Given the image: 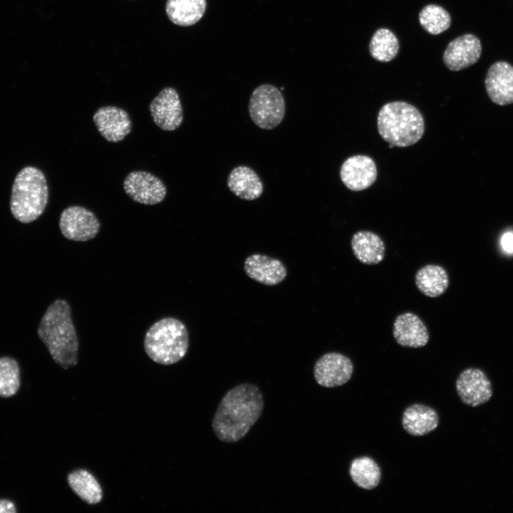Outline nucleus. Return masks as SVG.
Masks as SVG:
<instances>
[{"label": "nucleus", "instance_id": "obj_7", "mask_svg": "<svg viewBox=\"0 0 513 513\" xmlns=\"http://www.w3.org/2000/svg\"><path fill=\"white\" fill-rule=\"evenodd\" d=\"M59 227L68 239L86 242L98 233L100 224L93 212L81 206H71L61 214Z\"/></svg>", "mask_w": 513, "mask_h": 513}, {"label": "nucleus", "instance_id": "obj_1", "mask_svg": "<svg viewBox=\"0 0 513 513\" xmlns=\"http://www.w3.org/2000/svg\"><path fill=\"white\" fill-rule=\"evenodd\" d=\"M264 398L256 385L245 383L230 389L222 398L212 419V430L222 442L242 439L261 417Z\"/></svg>", "mask_w": 513, "mask_h": 513}, {"label": "nucleus", "instance_id": "obj_10", "mask_svg": "<svg viewBox=\"0 0 513 513\" xmlns=\"http://www.w3.org/2000/svg\"><path fill=\"white\" fill-rule=\"evenodd\" d=\"M455 386L460 400L471 407L488 402L493 393L489 379L483 370L476 368L462 370L456 380Z\"/></svg>", "mask_w": 513, "mask_h": 513}, {"label": "nucleus", "instance_id": "obj_22", "mask_svg": "<svg viewBox=\"0 0 513 513\" xmlns=\"http://www.w3.org/2000/svg\"><path fill=\"white\" fill-rule=\"evenodd\" d=\"M416 286L428 297H437L445 293L449 285L446 270L437 264H427L421 267L415 277Z\"/></svg>", "mask_w": 513, "mask_h": 513}, {"label": "nucleus", "instance_id": "obj_28", "mask_svg": "<svg viewBox=\"0 0 513 513\" xmlns=\"http://www.w3.org/2000/svg\"><path fill=\"white\" fill-rule=\"evenodd\" d=\"M16 503L11 499L0 497V513H17Z\"/></svg>", "mask_w": 513, "mask_h": 513}, {"label": "nucleus", "instance_id": "obj_23", "mask_svg": "<svg viewBox=\"0 0 513 513\" xmlns=\"http://www.w3.org/2000/svg\"><path fill=\"white\" fill-rule=\"evenodd\" d=\"M67 482L73 492L88 504L99 503L103 499L102 488L95 477L83 469L69 473Z\"/></svg>", "mask_w": 513, "mask_h": 513}, {"label": "nucleus", "instance_id": "obj_13", "mask_svg": "<svg viewBox=\"0 0 513 513\" xmlns=\"http://www.w3.org/2000/svg\"><path fill=\"white\" fill-rule=\"evenodd\" d=\"M340 177L350 190H364L376 180V165L374 160L367 155H357L349 157L341 167Z\"/></svg>", "mask_w": 513, "mask_h": 513}, {"label": "nucleus", "instance_id": "obj_16", "mask_svg": "<svg viewBox=\"0 0 513 513\" xmlns=\"http://www.w3.org/2000/svg\"><path fill=\"white\" fill-rule=\"evenodd\" d=\"M244 269L249 278L267 286L280 284L287 275L281 261L262 254L249 256L244 261Z\"/></svg>", "mask_w": 513, "mask_h": 513}, {"label": "nucleus", "instance_id": "obj_25", "mask_svg": "<svg viewBox=\"0 0 513 513\" xmlns=\"http://www.w3.org/2000/svg\"><path fill=\"white\" fill-rule=\"evenodd\" d=\"M399 41L390 29L380 28L373 33L369 44L371 56L376 61L389 62L399 51Z\"/></svg>", "mask_w": 513, "mask_h": 513}, {"label": "nucleus", "instance_id": "obj_24", "mask_svg": "<svg viewBox=\"0 0 513 513\" xmlns=\"http://www.w3.org/2000/svg\"><path fill=\"white\" fill-rule=\"evenodd\" d=\"M349 475L358 487L368 490L376 487L381 478L378 465L368 457L354 459L350 465Z\"/></svg>", "mask_w": 513, "mask_h": 513}, {"label": "nucleus", "instance_id": "obj_17", "mask_svg": "<svg viewBox=\"0 0 513 513\" xmlns=\"http://www.w3.org/2000/svg\"><path fill=\"white\" fill-rule=\"evenodd\" d=\"M393 333L396 342L404 347H423L429 341L425 324L418 315L411 312L403 313L396 317Z\"/></svg>", "mask_w": 513, "mask_h": 513}, {"label": "nucleus", "instance_id": "obj_4", "mask_svg": "<svg viewBox=\"0 0 513 513\" xmlns=\"http://www.w3.org/2000/svg\"><path fill=\"white\" fill-rule=\"evenodd\" d=\"M48 200L46 177L39 169L27 166L16 175L11 190L10 209L22 223H30L43 212Z\"/></svg>", "mask_w": 513, "mask_h": 513}, {"label": "nucleus", "instance_id": "obj_29", "mask_svg": "<svg viewBox=\"0 0 513 513\" xmlns=\"http://www.w3.org/2000/svg\"><path fill=\"white\" fill-rule=\"evenodd\" d=\"M501 245L505 252L513 254V232H507L502 235Z\"/></svg>", "mask_w": 513, "mask_h": 513}, {"label": "nucleus", "instance_id": "obj_6", "mask_svg": "<svg viewBox=\"0 0 513 513\" xmlns=\"http://www.w3.org/2000/svg\"><path fill=\"white\" fill-rule=\"evenodd\" d=\"M286 111L285 100L279 88L263 84L252 92L249 102V113L259 128L271 130L283 120Z\"/></svg>", "mask_w": 513, "mask_h": 513}, {"label": "nucleus", "instance_id": "obj_8", "mask_svg": "<svg viewBox=\"0 0 513 513\" xmlns=\"http://www.w3.org/2000/svg\"><path fill=\"white\" fill-rule=\"evenodd\" d=\"M123 188L135 202L147 205L161 202L166 197L164 183L155 175L146 171H133L125 178Z\"/></svg>", "mask_w": 513, "mask_h": 513}, {"label": "nucleus", "instance_id": "obj_9", "mask_svg": "<svg viewBox=\"0 0 513 513\" xmlns=\"http://www.w3.org/2000/svg\"><path fill=\"white\" fill-rule=\"evenodd\" d=\"M353 365L346 356L330 352L321 356L314 366L317 383L326 388H334L346 383L351 378Z\"/></svg>", "mask_w": 513, "mask_h": 513}, {"label": "nucleus", "instance_id": "obj_19", "mask_svg": "<svg viewBox=\"0 0 513 513\" xmlns=\"http://www.w3.org/2000/svg\"><path fill=\"white\" fill-rule=\"evenodd\" d=\"M438 424L437 413L428 405L413 404L406 408L403 413V428L413 436L428 435L435 430Z\"/></svg>", "mask_w": 513, "mask_h": 513}, {"label": "nucleus", "instance_id": "obj_27", "mask_svg": "<svg viewBox=\"0 0 513 513\" xmlns=\"http://www.w3.org/2000/svg\"><path fill=\"white\" fill-rule=\"evenodd\" d=\"M21 384V368L17 361L9 356L0 357V397L15 395Z\"/></svg>", "mask_w": 513, "mask_h": 513}, {"label": "nucleus", "instance_id": "obj_26", "mask_svg": "<svg viewBox=\"0 0 513 513\" xmlns=\"http://www.w3.org/2000/svg\"><path fill=\"white\" fill-rule=\"evenodd\" d=\"M418 20L423 29L432 35L444 32L451 24V16L448 11L441 6L433 4L422 9Z\"/></svg>", "mask_w": 513, "mask_h": 513}, {"label": "nucleus", "instance_id": "obj_21", "mask_svg": "<svg viewBox=\"0 0 513 513\" xmlns=\"http://www.w3.org/2000/svg\"><path fill=\"white\" fill-rule=\"evenodd\" d=\"M206 6V0H167L165 11L173 24L189 26L202 19Z\"/></svg>", "mask_w": 513, "mask_h": 513}, {"label": "nucleus", "instance_id": "obj_2", "mask_svg": "<svg viewBox=\"0 0 513 513\" xmlns=\"http://www.w3.org/2000/svg\"><path fill=\"white\" fill-rule=\"evenodd\" d=\"M37 333L57 365L66 370L76 365L79 342L68 302L54 301L41 318Z\"/></svg>", "mask_w": 513, "mask_h": 513}, {"label": "nucleus", "instance_id": "obj_3", "mask_svg": "<svg viewBox=\"0 0 513 513\" xmlns=\"http://www.w3.org/2000/svg\"><path fill=\"white\" fill-rule=\"evenodd\" d=\"M377 128L380 137L389 145L405 147L422 138L425 123L416 107L405 101H393L380 109Z\"/></svg>", "mask_w": 513, "mask_h": 513}, {"label": "nucleus", "instance_id": "obj_5", "mask_svg": "<svg viewBox=\"0 0 513 513\" xmlns=\"http://www.w3.org/2000/svg\"><path fill=\"white\" fill-rule=\"evenodd\" d=\"M189 346L188 331L179 319L163 318L147 330L144 348L149 358L161 365H171L186 355Z\"/></svg>", "mask_w": 513, "mask_h": 513}, {"label": "nucleus", "instance_id": "obj_15", "mask_svg": "<svg viewBox=\"0 0 513 513\" xmlns=\"http://www.w3.org/2000/svg\"><path fill=\"white\" fill-rule=\"evenodd\" d=\"M488 96L499 105L513 103V66L506 61H497L488 69L485 81Z\"/></svg>", "mask_w": 513, "mask_h": 513}, {"label": "nucleus", "instance_id": "obj_14", "mask_svg": "<svg viewBox=\"0 0 513 513\" xmlns=\"http://www.w3.org/2000/svg\"><path fill=\"white\" fill-rule=\"evenodd\" d=\"M93 119L98 132L109 142H120L131 132L132 122L129 114L120 108L101 107L94 113Z\"/></svg>", "mask_w": 513, "mask_h": 513}, {"label": "nucleus", "instance_id": "obj_20", "mask_svg": "<svg viewBox=\"0 0 513 513\" xmlns=\"http://www.w3.org/2000/svg\"><path fill=\"white\" fill-rule=\"evenodd\" d=\"M353 254L365 264H376L385 256V246L382 239L370 231L355 233L351 242Z\"/></svg>", "mask_w": 513, "mask_h": 513}, {"label": "nucleus", "instance_id": "obj_12", "mask_svg": "<svg viewBox=\"0 0 513 513\" xmlns=\"http://www.w3.org/2000/svg\"><path fill=\"white\" fill-rule=\"evenodd\" d=\"M482 51L480 40L474 34L465 33L449 43L443 53V62L449 70L459 71L475 64Z\"/></svg>", "mask_w": 513, "mask_h": 513}, {"label": "nucleus", "instance_id": "obj_18", "mask_svg": "<svg viewBox=\"0 0 513 513\" xmlns=\"http://www.w3.org/2000/svg\"><path fill=\"white\" fill-rule=\"evenodd\" d=\"M227 187L234 195L245 200H256L264 192L262 181L257 173L246 165L237 166L230 172Z\"/></svg>", "mask_w": 513, "mask_h": 513}, {"label": "nucleus", "instance_id": "obj_11", "mask_svg": "<svg viewBox=\"0 0 513 513\" xmlns=\"http://www.w3.org/2000/svg\"><path fill=\"white\" fill-rule=\"evenodd\" d=\"M149 110L155 125L163 130H175L183 121L180 96L174 88L161 90L151 101Z\"/></svg>", "mask_w": 513, "mask_h": 513}]
</instances>
